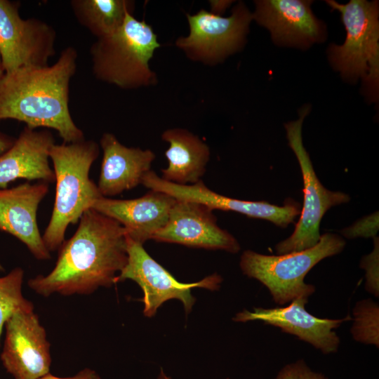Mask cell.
Masks as SVG:
<instances>
[{
    "mask_svg": "<svg viewBox=\"0 0 379 379\" xmlns=\"http://www.w3.org/2000/svg\"><path fill=\"white\" fill-rule=\"evenodd\" d=\"M326 2L340 13L347 32L342 45L332 44L328 48L331 65L347 80L355 81L361 78L370 94L375 96L379 77L378 1Z\"/></svg>",
    "mask_w": 379,
    "mask_h": 379,
    "instance_id": "6",
    "label": "cell"
},
{
    "mask_svg": "<svg viewBox=\"0 0 379 379\" xmlns=\"http://www.w3.org/2000/svg\"><path fill=\"white\" fill-rule=\"evenodd\" d=\"M353 338L361 343L378 347V306L371 299L359 302L353 310Z\"/></svg>",
    "mask_w": 379,
    "mask_h": 379,
    "instance_id": "23",
    "label": "cell"
},
{
    "mask_svg": "<svg viewBox=\"0 0 379 379\" xmlns=\"http://www.w3.org/2000/svg\"><path fill=\"white\" fill-rule=\"evenodd\" d=\"M307 301L306 298H297L286 307H254L252 312L244 310L237 313L233 320L240 322L261 321L295 335L324 354L336 352L340 338L333 330L344 321L350 320V316L339 319L317 317L306 310L305 306Z\"/></svg>",
    "mask_w": 379,
    "mask_h": 379,
    "instance_id": "14",
    "label": "cell"
},
{
    "mask_svg": "<svg viewBox=\"0 0 379 379\" xmlns=\"http://www.w3.org/2000/svg\"><path fill=\"white\" fill-rule=\"evenodd\" d=\"M175 201L168 194L149 190L135 199L102 197L92 208L116 220L124 228L126 235L143 245L166 225Z\"/></svg>",
    "mask_w": 379,
    "mask_h": 379,
    "instance_id": "17",
    "label": "cell"
},
{
    "mask_svg": "<svg viewBox=\"0 0 379 379\" xmlns=\"http://www.w3.org/2000/svg\"><path fill=\"white\" fill-rule=\"evenodd\" d=\"M49 190V183L29 181L18 186L0 189V230L22 241L33 256L39 260H49L37 224L39 204Z\"/></svg>",
    "mask_w": 379,
    "mask_h": 379,
    "instance_id": "16",
    "label": "cell"
},
{
    "mask_svg": "<svg viewBox=\"0 0 379 379\" xmlns=\"http://www.w3.org/2000/svg\"><path fill=\"white\" fill-rule=\"evenodd\" d=\"M4 74H5V70L2 65V62H1V55H0V79L2 78Z\"/></svg>",
    "mask_w": 379,
    "mask_h": 379,
    "instance_id": "30",
    "label": "cell"
},
{
    "mask_svg": "<svg viewBox=\"0 0 379 379\" xmlns=\"http://www.w3.org/2000/svg\"><path fill=\"white\" fill-rule=\"evenodd\" d=\"M378 212L364 217L351 226L340 231L343 236L347 239H354L357 237L374 238L378 231L379 227Z\"/></svg>",
    "mask_w": 379,
    "mask_h": 379,
    "instance_id": "25",
    "label": "cell"
},
{
    "mask_svg": "<svg viewBox=\"0 0 379 379\" xmlns=\"http://www.w3.org/2000/svg\"><path fill=\"white\" fill-rule=\"evenodd\" d=\"M70 5L77 21L97 39L114 33L135 10L130 0H72Z\"/></svg>",
    "mask_w": 379,
    "mask_h": 379,
    "instance_id": "21",
    "label": "cell"
},
{
    "mask_svg": "<svg viewBox=\"0 0 379 379\" xmlns=\"http://www.w3.org/2000/svg\"><path fill=\"white\" fill-rule=\"evenodd\" d=\"M72 46L52 65L22 67L0 79V120L15 119L26 126L55 130L65 143L84 140L69 109V83L77 69Z\"/></svg>",
    "mask_w": 379,
    "mask_h": 379,
    "instance_id": "2",
    "label": "cell"
},
{
    "mask_svg": "<svg viewBox=\"0 0 379 379\" xmlns=\"http://www.w3.org/2000/svg\"><path fill=\"white\" fill-rule=\"evenodd\" d=\"M308 111V108H304L298 119L285 124L288 145L298 159L302 173L304 200L293 232L276 245L279 255L300 251L315 246L321 237L320 223L326 211L350 200L347 194L326 189L317 176L302 142V124Z\"/></svg>",
    "mask_w": 379,
    "mask_h": 379,
    "instance_id": "7",
    "label": "cell"
},
{
    "mask_svg": "<svg viewBox=\"0 0 379 379\" xmlns=\"http://www.w3.org/2000/svg\"><path fill=\"white\" fill-rule=\"evenodd\" d=\"M189 27L187 36L175 42L178 48L194 62L215 65L239 51L246 43L252 13L243 2H239L229 17L211 13L204 8L186 14Z\"/></svg>",
    "mask_w": 379,
    "mask_h": 379,
    "instance_id": "8",
    "label": "cell"
},
{
    "mask_svg": "<svg viewBox=\"0 0 379 379\" xmlns=\"http://www.w3.org/2000/svg\"><path fill=\"white\" fill-rule=\"evenodd\" d=\"M98 144L92 140L55 144L50 160L55 173V197L49 222L42 235L47 249L58 251L65 241L69 225L77 223L83 213L102 197L89 171L99 155Z\"/></svg>",
    "mask_w": 379,
    "mask_h": 379,
    "instance_id": "3",
    "label": "cell"
},
{
    "mask_svg": "<svg viewBox=\"0 0 379 379\" xmlns=\"http://www.w3.org/2000/svg\"><path fill=\"white\" fill-rule=\"evenodd\" d=\"M275 379H328L324 375L312 371L304 360L284 366Z\"/></svg>",
    "mask_w": 379,
    "mask_h": 379,
    "instance_id": "26",
    "label": "cell"
},
{
    "mask_svg": "<svg viewBox=\"0 0 379 379\" xmlns=\"http://www.w3.org/2000/svg\"><path fill=\"white\" fill-rule=\"evenodd\" d=\"M142 185L149 190L168 194L177 200L198 202L213 211H233L248 218L266 220L282 228L293 223L300 214V204L293 200L279 206L265 201L234 199L215 192L202 180L193 185H180L163 180L152 170L145 175Z\"/></svg>",
    "mask_w": 379,
    "mask_h": 379,
    "instance_id": "12",
    "label": "cell"
},
{
    "mask_svg": "<svg viewBox=\"0 0 379 379\" xmlns=\"http://www.w3.org/2000/svg\"><path fill=\"white\" fill-rule=\"evenodd\" d=\"M15 140V138L0 132V156L13 145Z\"/></svg>",
    "mask_w": 379,
    "mask_h": 379,
    "instance_id": "29",
    "label": "cell"
},
{
    "mask_svg": "<svg viewBox=\"0 0 379 379\" xmlns=\"http://www.w3.org/2000/svg\"><path fill=\"white\" fill-rule=\"evenodd\" d=\"M373 251L363 257L360 266L366 272V289L375 296L378 297L379 240L378 237L373 238Z\"/></svg>",
    "mask_w": 379,
    "mask_h": 379,
    "instance_id": "24",
    "label": "cell"
},
{
    "mask_svg": "<svg viewBox=\"0 0 379 379\" xmlns=\"http://www.w3.org/2000/svg\"><path fill=\"white\" fill-rule=\"evenodd\" d=\"M23 278L24 270L21 267H15L0 277V340L6 321L15 312L34 310L32 302L22 294Z\"/></svg>",
    "mask_w": 379,
    "mask_h": 379,
    "instance_id": "22",
    "label": "cell"
},
{
    "mask_svg": "<svg viewBox=\"0 0 379 379\" xmlns=\"http://www.w3.org/2000/svg\"><path fill=\"white\" fill-rule=\"evenodd\" d=\"M160 47L152 27L128 13L119 29L92 44L93 74L97 79L122 89L154 86L157 75L149 62Z\"/></svg>",
    "mask_w": 379,
    "mask_h": 379,
    "instance_id": "4",
    "label": "cell"
},
{
    "mask_svg": "<svg viewBox=\"0 0 379 379\" xmlns=\"http://www.w3.org/2000/svg\"><path fill=\"white\" fill-rule=\"evenodd\" d=\"M213 211L198 202L176 199L167 222L152 239L192 248L238 253L241 248L238 241L218 225Z\"/></svg>",
    "mask_w": 379,
    "mask_h": 379,
    "instance_id": "13",
    "label": "cell"
},
{
    "mask_svg": "<svg viewBox=\"0 0 379 379\" xmlns=\"http://www.w3.org/2000/svg\"><path fill=\"white\" fill-rule=\"evenodd\" d=\"M159 379H171L170 378L167 377L164 373L161 371L160 375L159 377Z\"/></svg>",
    "mask_w": 379,
    "mask_h": 379,
    "instance_id": "31",
    "label": "cell"
},
{
    "mask_svg": "<svg viewBox=\"0 0 379 379\" xmlns=\"http://www.w3.org/2000/svg\"><path fill=\"white\" fill-rule=\"evenodd\" d=\"M53 270L29 279L36 293L88 295L110 287L127 262L126 230L116 220L93 208L81 215L72 237L58 248Z\"/></svg>",
    "mask_w": 379,
    "mask_h": 379,
    "instance_id": "1",
    "label": "cell"
},
{
    "mask_svg": "<svg viewBox=\"0 0 379 379\" xmlns=\"http://www.w3.org/2000/svg\"><path fill=\"white\" fill-rule=\"evenodd\" d=\"M345 246L341 237L325 233L315 246L300 251L269 255L246 250L239 265L245 275L267 288L275 302L284 305L297 298L308 299L315 286L305 282L307 274L323 259L342 252Z\"/></svg>",
    "mask_w": 379,
    "mask_h": 379,
    "instance_id": "5",
    "label": "cell"
},
{
    "mask_svg": "<svg viewBox=\"0 0 379 379\" xmlns=\"http://www.w3.org/2000/svg\"><path fill=\"white\" fill-rule=\"evenodd\" d=\"M127 262L114 279V284L131 279L141 288L143 296L140 301L144 304L143 314L154 316L158 308L166 300H180L186 314L190 313L195 298L191 293L194 288H204L211 291L219 289L222 281L218 274L209 275L194 283H181L154 260L143 248L126 235Z\"/></svg>",
    "mask_w": 379,
    "mask_h": 379,
    "instance_id": "9",
    "label": "cell"
},
{
    "mask_svg": "<svg viewBox=\"0 0 379 379\" xmlns=\"http://www.w3.org/2000/svg\"><path fill=\"white\" fill-rule=\"evenodd\" d=\"M39 379H101V378L95 371L85 368L69 377H58L49 373Z\"/></svg>",
    "mask_w": 379,
    "mask_h": 379,
    "instance_id": "27",
    "label": "cell"
},
{
    "mask_svg": "<svg viewBox=\"0 0 379 379\" xmlns=\"http://www.w3.org/2000/svg\"><path fill=\"white\" fill-rule=\"evenodd\" d=\"M19 3L0 0V55L5 73L48 65L55 53L54 29L41 20L22 19Z\"/></svg>",
    "mask_w": 379,
    "mask_h": 379,
    "instance_id": "10",
    "label": "cell"
},
{
    "mask_svg": "<svg viewBox=\"0 0 379 379\" xmlns=\"http://www.w3.org/2000/svg\"><path fill=\"white\" fill-rule=\"evenodd\" d=\"M55 144L49 131L25 126L13 145L0 156V189H6L18 179L53 182L55 173L49 164V154Z\"/></svg>",
    "mask_w": 379,
    "mask_h": 379,
    "instance_id": "18",
    "label": "cell"
},
{
    "mask_svg": "<svg viewBox=\"0 0 379 379\" xmlns=\"http://www.w3.org/2000/svg\"><path fill=\"white\" fill-rule=\"evenodd\" d=\"M312 1L302 0L255 1L253 15L260 25L270 32L280 46L309 48L326 37V27L313 14Z\"/></svg>",
    "mask_w": 379,
    "mask_h": 379,
    "instance_id": "15",
    "label": "cell"
},
{
    "mask_svg": "<svg viewBox=\"0 0 379 379\" xmlns=\"http://www.w3.org/2000/svg\"><path fill=\"white\" fill-rule=\"evenodd\" d=\"M0 360L13 379H39L50 373L46 332L34 310L15 312L6 321Z\"/></svg>",
    "mask_w": 379,
    "mask_h": 379,
    "instance_id": "11",
    "label": "cell"
},
{
    "mask_svg": "<svg viewBox=\"0 0 379 379\" xmlns=\"http://www.w3.org/2000/svg\"><path fill=\"white\" fill-rule=\"evenodd\" d=\"M161 137L169 145L165 152L168 166L161 169V178L180 185H193L201 180L211 157L208 145L182 128H168Z\"/></svg>",
    "mask_w": 379,
    "mask_h": 379,
    "instance_id": "20",
    "label": "cell"
},
{
    "mask_svg": "<svg viewBox=\"0 0 379 379\" xmlns=\"http://www.w3.org/2000/svg\"><path fill=\"white\" fill-rule=\"evenodd\" d=\"M232 2L233 1L211 0L209 1V11L213 14L222 15Z\"/></svg>",
    "mask_w": 379,
    "mask_h": 379,
    "instance_id": "28",
    "label": "cell"
},
{
    "mask_svg": "<svg viewBox=\"0 0 379 379\" xmlns=\"http://www.w3.org/2000/svg\"><path fill=\"white\" fill-rule=\"evenodd\" d=\"M0 271H4V269L1 263H0Z\"/></svg>",
    "mask_w": 379,
    "mask_h": 379,
    "instance_id": "32",
    "label": "cell"
},
{
    "mask_svg": "<svg viewBox=\"0 0 379 379\" xmlns=\"http://www.w3.org/2000/svg\"><path fill=\"white\" fill-rule=\"evenodd\" d=\"M100 145L102 159L97 185L104 197L117 196L142 184L156 158L151 149L126 147L111 133L102 134Z\"/></svg>",
    "mask_w": 379,
    "mask_h": 379,
    "instance_id": "19",
    "label": "cell"
}]
</instances>
